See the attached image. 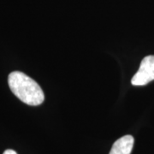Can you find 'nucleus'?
Here are the masks:
<instances>
[{"mask_svg":"<svg viewBox=\"0 0 154 154\" xmlns=\"http://www.w3.org/2000/svg\"><path fill=\"white\" fill-rule=\"evenodd\" d=\"M8 82L11 92L23 103L37 106L44 102L45 95L40 86L24 73L11 72L8 77Z\"/></svg>","mask_w":154,"mask_h":154,"instance_id":"f257e3e1","label":"nucleus"},{"mask_svg":"<svg viewBox=\"0 0 154 154\" xmlns=\"http://www.w3.org/2000/svg\"><path fill=\"white\" fill-rule=\"evenodd\" d=\"M154 80V56L145 57L131 80L133 86H144Z\"/></svg>","mask_w":154,"mask_h":154,"instance_id":"f03ea898","label":"nucleus"},{"mask_svg":"<svg viewBox=\"0 0 154 154\" xmlns=\"http://www.w3.org/2000/svg\"><path fill=\"white\" fill-rule=\"evenodd\" d=\"M134 142L132 135H124L114 142L109 154H131Z\"/></svg>","mask_w":154,"mask_h":154,"instance_id":"7ed1b4c3","label":"nucleus"},{"mask_svg":"<svg viewBox=\"0 0 154 154\" xmlns=\"http://www.w3.org/2000/svg\"><path fill=\"white\" fill-rule=\"evenodd\" d=\"M3 154H17V152H15L14 150H11V149H8V150H6L5 151V152Z\"/></svg>","mask_w":154,"mask_h":154,"instance_id":"20e7f679","label":"nucleus"}]
</instances>
